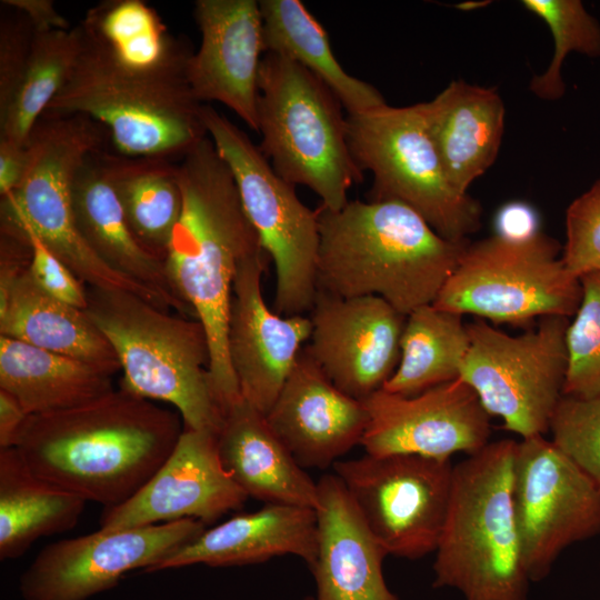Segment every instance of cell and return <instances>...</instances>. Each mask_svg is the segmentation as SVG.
Here are the masks:
<instances>
[{"label": "cell", "instance_id": "6da1fadb", "mask_svg": "<svg viewBox=\"0 0 600 600\" xmlns=\"http://www.w3.org/2000/svg\"><path fill=\"white\" fill-rule=\"evenodd\" d=\"M180 418L120 387L73 408L30 414L14 448L40 479L112 508L163 464L183 431Z\"/></svg>", "mask_w": 600, "mask_h": 600}, {"label": "cell", "instance_id": "7a4b0ae2", "mask_svg": "<svg viewBox=\"0 0 600 600\" xmlns=\"http://www.w3.org/2000/svg\"><path fill=\"white\" fill-rule=\"evenodd\" d=\"M176 172L182 208L164 262L176 291L207 332L209 374L224 412L241 398L227 343L233 281L240 263L264 250L233 174L209 137L176 162Z\"/></svg>", "mask_w": 600, "mask_h": 600}, {"label": "cell", "instance_id": "3957f363", "mask_svg": "<svg viewBox=\"0 0 600 600\" xmlns=\"http://www.w3.org/2000/svg\"><path fill=\"white\" fill-rule=\"evenodd\" d=\"M318 214V291L378 296L406 317L434 302L468 243L444 239L398 201L320 206Z\"/></svg>", "mask_w": 600, "mask_h": 600}, {"label": "cell", "instance_id": "277c9868", "mask_svg": "<svg viewBox=\"0 0 600 600\" xmlns=\"http://www.w3.org/2000/svg\"><path fill=\"white\" fill-rule=\"evenodd\" d=\"M82 31L72 72L43 116L84 114L101 123L119 154L179 160L208 137L203 103L193 94L189 42L163 62L129 67L91 30Z\"/></svg>", "mask_w": 600, "mask_h": 600}, {"label": "cell", "instance_id": "5b68a950", "mask_svg": "<svg viewBox=\"0 0 600 600\" xmlns=\"http://www.w3.org/2000/svg\"><path fill=\"white\" fill-rule=\"evenodd\" d=\"M517 442H489L453 466L434 588L457 590L464 600H528L531 581L513 500Z\"/></svg>", "mask_w": 600, "mask_h": 600}, {"label": "cell", "instance_id": "8992f818", "mask_svg": "<svg viewBox=\"0 0 600 600\" xmlns=\"http://www.w3.org/2000/svg\"><path fill=\"white\" fill-rule=\"evenodd\" d=\"M87 297L84 311L119 359L120 387L173 406L184 428L217 436L223 413L211 384L201 322L128 291L87 287Z\"/></svg>", "mask_w": 600, "mask_h": 600}, {"label": "cell", "instance_id": "52a82bcc", "mask_svg": "<svg viewBox=\"0 0 600 600\" xmlns=\"http://www.w3.org/2000/svg\"><path fill=\"white\" fill-rule=\"evenodd\" d=\"M258 88V148L273 170L292 186L311 189L321 207H344L363 172L351 156L339 99L310 70L272 52L261 59Z\"/></svg>", "mask_w": 600, "mask_h": 600}, {"label": "cell", "instance_id": "ba28073f", "mask_svg": "<svg viewBox=\"0 0 600 600\" xmlns=\"http://www.w3.org/2000/svg\"><path fill=\"white\" fill-rule=\"evenodd\" d=\"M108 130L84 114L42 116L28 141V162L18 187L1 197L0 227L36 234L86 286L134 293L169 310L149 289L110 269L81 236L72 207V181Z\"/></svg>", "mask_w": 600, "mask_h": 600}, {"label": "cell", "instance_id": "9c48e42d", "mask_svg": "<svg viewBox=\"0 0 600 600\" xmlns=\"http://www.w3.org/2000/svg\"><path fill=\"white\" fill-rule=\"evenodd\" d=\"M351 156L373 174L369 201H398L444 239L466 242L481 226L480 203L450 182L429 132L422 102L348 113Z\"/></svg>", "mask_w": 600, "mask_h": 600}, {"label": "cell", "instance_id": "30bf717a", "mask_svg": "<svg viewBox=\"0 0 600 600\" xmlns=\"http://www.w3.org/2000/svg\"><path fill=\"white\" fill-rule=\"evenodd\" d=\"M208 137L230 168L243 210L276 270L273 310L310 312L317 292L319 214L297 196L247 133L213 107L201 110Z\"/></svg>", "mask_w": 600, "mask_h": 600}, {"label": "cell", "instance_id": "8fae6325", "mask_svg": "<svg viewBox=\"0 0 600 600\" xmlns=\"http://www.w3.org/2000/svg\"><path fill=\"white\" fill-rule=\"evenodd\" d=\"M561 253L558 242L541 232L526 242L497 236L468 242L432 304L496 323L572 317L581 302L582 284L567 269Z\"/></svg>", "mask_w": 600, "mask_h": 600}, {"label": "cell", "instance_id": "7c38bea8", "mask_svg": "<svg viewBox=\"0 0 600 600\" xmlns=\"http://www.w3.org/2000/svg\"><path fill=\"white\" fill-rule=\"evenodd\" d=\"M467 326L470 344L459 378L506 430L522 439L543 436L563 396L568 318H542L536 329L520 336L482 319Z\"/></svg>", "mask_w": 600, "mask_h": 600}, {"label": "cell", "instance_id": "4fadbf2b", "mask_svg": "<svg viewBox=\"0 0 600 600\" xmlns=\"http://www.w3.org/2000/svg\"><path fill=\"white\" fill-rule=\"evenodd\" d=\"M453 466L414 454L364 453L332 468L387 554L417 560L438 546Z\"/></svg>", "mask_w": 600, "mask_h": 600}, {"label": "cell", "instance_id": "5bb4252c", "mask_svg": "<svg viewBox=\"0 0 600 600\" xmlns=\"http://www.w3.org/2000/svg\"><path fill=\"white\" fill-rule=\"evenodd\" d=\"M513 500L532 582L566 548L600 533V488L543 436L517 442Z\"/></svg>", "mask_w": 600, "mask_h": 600}, {"label": "cell", "instance_id": "9a60e30c", "mask_svg": "<svg viewBox=\"0 0 600 600\" xmlns=\"http://www.w3.org/2000/svg\"><path fill=\"white\" fill-rule=\"evenodd\" d=\"M204 524L182 519L98 531L46 546L19 578L23 600H89L114 588L130 571L148 573L198 538Z\"/></svg>", "mask_w": 600, "mask_h": 600}, {"label": "cell", "instance_id": "2e32d148", "mask_svg": "<svg viewBox=\"0 0 600 600\" xmlns=\"http://www.w3.org/2000/svg\"><path fill=\"white\" fill-rule=\"evenodd\" d=\"M362 402L368 423L361 446L368 454L451 460L489 443L491 417L460 378L411 397L380 389Z\"/></svg>", "mask_w": 600, "mask_h": 600}, {"label": "cell", "instance_id": "e0dca14e", "mask_svg": "<svg viewBox=\"0 0 600 600\" xmlns=\"http://www.w3.org/2000/svg\"><path fill=\"white\" fill-rule=\"evenodd\" d=\"M307 353L342 392L363 401L382 389L400 359L407 317L378 296L318 291Z\"/></svg>", "mask_w": 600, "mask_h": 600}, {"label": "cell", "instance_id": "ac0fdd59", "mask_svg": "<svg viewBox=\"0 0 600 600\" xmlns=\"http://www.w3.org/2000/svg\"><path fill=\"white\" fill-rule=\"evenodd\" d=\"M266 251L244 259L236 273L228 321V354L241 397L264 416L309 341V316H282L269 308L261 280Z\"/></svg>", "mask_w": 600, "mask_h": 600}, {"label": "cell", "instance_id": "d6986e66", "mask_svg": "<svg viewBox=\"0 0 600 600\" xmlns=\"http://www.w3.org/2000/svg\"><path fill=\"white\" fill-rule=\"evenodd\" d=\"M247 499L220 460L217 436L183 427L174 449L152 478L126 502L103 508L100 529L182 519L212 523L240 509Z\"/></svg>", "mask_w": 600, "mask_h": 600}, {"label": "cell", "instance_id": "ffe728a7", "mask_svg": "<svg viewBox=\"0 0 600 600\" xmlns=\"http://www.w3.org/2000/svg\"><path fill=\"white\" fill-rule=\"evenodd\" d=\"M24 234L0 229V336L63 354L114 374L119 359L87 312L42 290Z\"/></svg>", "mask_w": 600, "mask_h": 600}, {"label": "cell", "instance_id": "44dd1931", "mask_svg": "<svg viewBox=\"0 0 600 600\" xmlns=\"http://www.w3.org/2000/svg\"><path fill=\"white\" fill-rule=\"evenodd\" d=\"M193 16L201 33L188 63L194 97L224 104L259 132L258 76L264 53L259 1L198 0Z\"/></svg>", "mask_w": 600, "mask_h": 600}, {"label": "cell", "instance_id": "7402d4cb", "mask_svg": "<svg viewBox=\"0 0 600 600\" xmlns=\"http://www.w3.org/2000/svg\"><path fill=\"white\" fill-rule=\"evenodd\" d=\"M266 418L302 468L319 469L361 444L368 423L363 402L339 390L304 347Z\"/></svg>", "mask_w": 600, "mask_h": 600}, {"label": "cell", "instance_id": "603a6c76", "mask_svg": "<svg viewBox=\"0 0 600 600\" xmlns=\"http://www.w3.org/2000/svg\"><path fill=\"white\" fill-rule=\"evenodd\" d=\"M116 156L100 148L79 167L72 181V207L78 229L110 269L159 296L169 309L193 318L178 294L166 262L148 251L130 230L114 188Z\"/></svg>", "mask_w": 600, "mask_h": 600}, {"label": "cell", "instance_id": "cb8c5ba5", "mask_svg": "<svg viewBox=\"0 0 600 600\" xmlns=\"http://www.w3.org/2000/svg\"><path fill=\"white\" fill-rule=\"evenodd\" d=\"M317 483L318 548L310 567L317 589L313 600H399L383 577L388 554L340 479L326 474Z\"/></svg>", "mask_w": 600, "mask_h": 600}, {"label": "cell", "instance_id": "d4e9b609", "mask_svg": "<svg viewBox=\"0 0 600 600\" xmlns=\"http://www.w3.org/2000/svg\"><path fill=\"white\" fill-rule=\"evenodd\" d=\"M318 526L312 508L266 504L204 530L157 563L149 572L194 564L234 567L280 556L301 558L311 567L317 557ZM148 572V573H149Z\"/></svg>", "mask_w": 600, "mask_h": 600}, {"label": "cell", "instance_id": "484cf974", "mask_svg": "<svg viewBox=\"0 0 600 600\" xmlns=\"http://www.w3.org/2000/svg\"><path fill=\"white\" fill-rule=\"evenodd\" d=\"M217 447L224 469L248 498L316 508L318 483L274 434L266 416L242 397L223 412Z\"/></svg>", "mask_w": 600, "mask_h": 600}, {"label": "cell", "instance_id": "4316f807", "mask_svg": "<svg viewBox=\"0 0 600 600\" xmlns=\"http://www.w3.org/2000/svg\"><path fill=\"white\" fill-rule=\"evenodd\" d=\"M422 108L450 182L468 193L498 157L506 113L501 97L494 88L458 80Z\"/></svg>", "mask_w": 600, "mask_h": 600}, {"label": "cell", "instance_id": "83f0119b", "mask_svg": "<svg viewBox=\"0 0 600 600\" xmlns=\"http://www.w3.org/2000/svg\"><path fill=\"white\" fill-rule=\"evenodd\" d=\"M0 389L38 414L87 403L113 386L112 376L92 364L0 336Z\"/></svg>", "mask_w": 600, "mask_h": 600}, {"label": "cell", "instance_id": "f1b7e54d", "mask_svg": "<svg viewBox=\"0 0 600 600\" xmlns=\"http://www.w3.org/2000/svg\"><path fill=\"white\" fill-rule=\"evenodd\" d=\"M86 501L30 471L16 448L0 450V560H14L42 537L77 526Z\"/></svg>", "mask_w": 600, "mask_h": 600}, {"label": "cell", "instance_id": "f546056e", "mask_svg": "<svg viewBox=\"0 0 600 600\" xmlns=\"http://www.w3.org/2000/svg\"><path fill=\"white\" fill-rule=\"evenodd\" d=\"M264 53L286 56L319 77L348 113L386 101L371 84L347 73L331 51L326 30L300 0H261Z\"/></svg>", "mask_w": 600, "mask_h": 600}, {"label": "cell", "instance_id": "4dcf8cb0", "mask_svg": "<svg viewBox=\"0 0 600 600\" xmlns=\"http://www.w3.org/2000/svg\"><path fill=\"white\" fill-rule=\"evenodd\" d=\"M470 344L462 316L424 306L407 316L398 366L383 390L411 397L456 380Z\"/></svg>", "mask_w": 600, "mask_h": 600}, {"label": "cell", "instance_id": "1f68e13d", "mask_svg": "<svg viewBox=\"0 0 600 600\" xmlns=\"http://www.w3.org/2000/svg\"><path fill=\"white\" fill-rule=\"evenodd\" d=\"M114 188L134 237L164 261L182 208L176 162L168 158H128L118 153Z\"/></svg>", "mask_w": 600, "mask_h": 600}, {"label": "cell", "instance_id": "d6a6232c", "mask_svg": "<svg viewBox=\"0 0 600 600\" xmlns=\"http://www.w3.org/2000/svg\"><path fill=\"white\" fill-rule=\"evenodd\" d=\"M80 26L69 30L36 31L20 86L0 116V139L27 146L36 124L60 92L78 59Z\"/></svg>", "mask_w": 600, "mask_h": 600}, {"label": "cell", "instance_id": "836d02e7", "mask_svg": "<svg viewBox=\"0 0 600 600\" xmlns=\"http://www.w3.org/2000/svg\"><path fill=\"white\" fill-rule=\"evenodd\" d=\"M80 23L129 67L157 66L184 42L172 37L156 10L141 0L102 1L89 9Z\"/></svg>", "mask_w": 600, "mask_h": 600}, {"label": "cell", "instance_id": "e575fe53", "mask_svg": "<svg viewBox=\"0 0 600 600\" xmlns=\"http://www.w3.org/2000/svg\"><path fill=\"white\" fill-rule=\"evenodd\" d=\"M522 6L549 27L554 51L547 70L534 76L530 90L544 100H557L564 93L561 77L563 60L570 52L600 57V24L579 0H523Z\"/></svg>", "mask_w": 600, "mask_h": 600}, {"label": "cell", "instance_id": "d590c367", "mask_svg": "<svg viewBox=\"0 0 600 600\" xmlns=\"http://www.w3.org/2000/svg\"><path fill=\"white\" fill-rule=\"evenodd\" d=\"M580 280L581 302L566 333L563 396L600 398V272Z\"/></svg>", "mask_w": 600, "mask_h": 600}, {"label": "cell", "instance_id": "8d00e7d4", "mask_svg": "<svg viewBox=\"0 0 600 600\" xmlns=\"http://www.w3.org/2000/svg\"><path fill=\"white\" fill-rule=\"evenodd\" d=\"M549 430L552 443L600 488V398L562 396Z\"/></svg>", "mask_w": 600, "mask_h": 600}, {"label": "cell", "instance_id": "74e56055", "mask_svg": "<svg viewBox=\"0 0 600 600\" xmlns=\"http://www.w3.org/2000/svg\"><path fill=\"white\" fill-rule=\"evenodd\" d=\"M561 257L578 278L600 272V180L568 207Z\"/></svg>", "mask_w": 600, "mask_h": 600}, {"label": "cell", "instance_id": "f35d334b", "mask_svg": "<svg viewBox=\"0 0 600 600\" xmlns=\"http://www.w3.org/2000/svg\"><path fill=\"white\" fill-rule=\"evenodd\" d=\"M17 12L0 22V116L9 108L20 86L34 34L28 18Z\"/></svg>", "mask_w": 600, "mask_h": 600}, {"label": "cell", "instance_id": "ab89813d", "mask_svg": "<svg viewBox=\"0 0 600 600\" xmlns=\"http://www.w3.org/2000/svg\"><path fill=\"white\" fill-rule=\"evenodd\" d=\"M7 229L16 230L28 239L31 248L29 270L34 282L50 296L84 310L88 306L87 287L76 274L32 232Z\"/></svg>", "mask_w": 600, "mask_h": 600}, {"label": "cell", "instance_id": "60d3db41", "mask_svg": "<svg viewBox=\"0 0 600 600\" xmlns=\"http://www.w3.org/2000/svg\"><path fill=\"white\" fill-rule=\"evenodd\" d=\"M494 236L510 242H526L540 233L537 210L524 201H510L497 211Z\"/></svg>", "mask_w": 600, "mask_h": 600}, {"label": "cell", "instance_id": "b9f144b4", "mask_svg": "<svg viewBox=\"0 0 600 600\" xmlns=\"http://www.w3.org/2000/svg\"><path fill=\"white\" fill-rule=\"evenodd\" d=\"M7 7L23 13L36 31L69 30V22L54 8L52 0H2Z\"/></svg>", "mask_w": 600, "mask_h": 600}, {"label": "cell", "instance_id": "7bdbcfd3", "mask_svg": "<svg viewBox=\"0 0 600 600\" xmlns=\"http://www.w3.org/2000/svg\"><path fill=\"white\" fill-rule=\"evenodd\" d=\"M28 162V147L0 139V196L12 192L20 183Z\"/></svg>", "mask_w": 600, "mask_h": 600}, {"label": "cell", "instance_id": "ee69618b", "mask_svg": "<svg viewBox=\"0 0 600 600\" xmlns=\"http://www.w3.org/2000/svg\"><path fill=\"white\" fill-rule=\"evenodd\" d=\"M29 416L16 398L0 389V450L14 448Z\"/></svg>", "mask_w": 600, "mask_h": 600}, {"label": "cell", "instance_id": "f6af8a7d", "mask_svg": "<svg viewBox=\"0 0 600 600\" xmlns=\"http://www.w3.org/2000/svg\"><path fill=\"white\" fill-rule=\"evenodd\" d=\"M307 600H313V598H308Z\"/></svg>", "mask_w": 600, "mask_h": 600}]
</instances>
